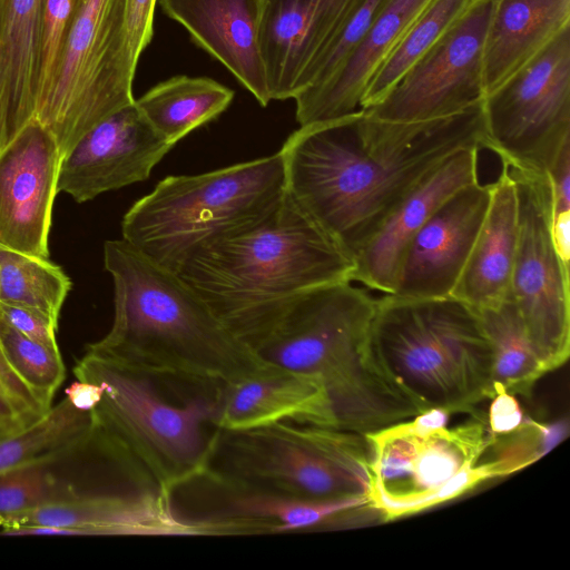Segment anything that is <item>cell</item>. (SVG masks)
<instances>
[{"label": "cell", "mask_w": 570, "mask_h": 570, "mask_svg": "<svg viewBox=\"0 0 570 570\" xmlns=\"http://www.w3.org/2000/svg\"><path fill=\"white\" fill-rule=\"evenodd\" d=\"M570 26V0H494L483 47L485 96Z\"/></svg>", "instance_id": "24"}, {"label": "cell", "mask_w": 570, "mask_h": 570, "mask_svg": "<svg viewBox=\"0 0 570 570\" xmlns=\"http://www.w3.org/2000/svg\"><path fill=\"white\" fill-rule=\"evenodd\" d=\"M61 156L53 136L29 122L0 153V245L48 258Z\"/></svg>", "instance_id": "15"}, {"label": "cell", "mask_w": 570, "mask_h": 570, "mask_svg": "<svg viewBox=\"0 0 570 570\" xmlns=\"http://www.w3.org/2000/svg\"><path fill=\"white\" fill-rule=\"evenodd\" d=\"M363 0H261L257 45L271 100L294 99Z\"/></svg>", "instance_id": "17"}, {"label": "cell", "mask_w": 570, "mask_h": 570, "mask_svg": "<svg viewBox=\"0 0 570 570\" xmlns=\"http://www.w3.org/2000/svg\"><path fill=\"white\" fill-rule=\"evenodd\" d=\"M6 2H7V0H0V22H1L3 11H4Z\"/></svg>", "instance_id": "43"}, {"label": "cell", "mask_w": 570, "mask_h": 570, "mask_svg": "<svg viewBox=\"0 0 570 570\" xmlns=\"http://www.w3.org/2000/svg\"><path fill=\"white\" fill-rule=\"evenodd\" d=\"M228 489L234 493L230 509L235 515L272 520L277 523L278 532L384 522L371 497L315 500L256 490Z\"/></svg>", "instance_id": "26"}, {"label": "cell", "mask_w": 570, "mask_h": 570, "mask_svg": "<svg viewBox=\"0 0 570 570\" xmlns=\"http://www.w3.org/2000/svg\"><path fill=\"white\" fill-rule=\"evenodd\" d=\"M482 102L422 121L384 120L358 109L301 126L279 149L286 194L354 259L448 157L484 148Z\"/></svg>", "instance_id": "1"}, {"label": "cell", "mask_w": 570, "mask_h": 570, "mask_svg": "<svg viewBox=\"0 0 570 570\" xmlns=\"http://www.w3.org/2000/svg\"><path fill=\"white\" fill-rule=\"evenodd\" d=\"M207 479L304 499L371 497V450L363 433L295 422L219 430Z\"/></svg>", "instance_id": "8"}, {"label": "cell", "mask_w": 570, "mask_h": 570, "mask_svg": "<svg viewBox=\"0 0 570 570\" xmlns=\"http://www.w3.org/2000/svg\"><path fill=\"white\" fill-rule=\"evenodd\" d=\"M552 236L562 261L569 265L570 257V212L553 215Z\"/></svg>", "instance_id": "42"}, {"label": "cell", "mask_w": 570, "mask_h": 570, "mask_svg": "<svg viewBox=\"0 0 570 570\" xmlns=\"http://www.w3.org/2000/svg\"><path fill=\"white\" fill-rule=\"evenodd\" d=\"M284 194L279 150L198 175L168 176L127 210L121 239L176 273L202 246L261 219Z\"/></svg>", "instance_id": "7"}, {"label": "cell", "mask_w": 570, "mask_h": 570, "mask_svg": "<svg viewBox=\"0 0 570 570\" xmlns=\"http://www.w3.org/2000/svg\"><path fill=\"white\" fill-rule=\"evenodd\" d=\"M492 193L491 184H469L449 196L407 244L393 294L451 296L464 269Z\"/></svg>", "instance_id": "16"}, {"label": "cell", "mask_w": 570, "mask_h": 570, "mask_svg": "<svg viewBox=\"0 0 570 570\" xmlns=\"http://www.w3.org/2000/svg\"><path fill=\"white\" fill-rule=\"evenodd\" d=\"M104 263L114 283V321L87 352L216 391L283 370L237 337L177 273L124 239L105 243Z\"/></svg>", "instance_id": "2"}, {"label": "cell", "mask_w": 570, "mask_h": 570, "mask_svg": "<svg viewBox=\"0 0 570 570\" xmlns=\"http://www.w3.org/2000/svg\"><path fill=\"white\" fill-rule=\"evenodd\" d=\"M508 170L518 204L511 297L548 373L563 365L570 351L569 265L552 236L553 196L548 175L509 166Z\"/></svg>", "instance_id": "12"}, {"label": "cell", "mask_w": 570, "mask_h": 570, "mask_svg": "<svg viewBox=\"0 0 570 570\" xmlns=\"http://www.w3.org/2000/svg\"><path fill=\"white\" fill-rule=\"evenodd\" d=\"M376 299L352 282L316 287L286 311L256 352L324 384L336 429L370 433L420 413L386 377L372 348Z\"/></svg>", "instance_id": "4"}, {"label": "cell", "mask_w": 570, "mask_h": 570, "mask_svg": "<svg viewBox=\"0 0 570 570\" xmlns=\"http://www.w3.org/2000/svg\"><path fill=\"white\" fill-rule=\"evenodd\" d=\"M493 351V387L530 397L535 382L547 373L510 296L476 311ZM494 395V394H493Z\"/></svg>", "instance_id": "27"}, {"label": "cell", "mask_w": 570, "mask_h": 570, "mask_svg": "<svg viewBox=\"0 0 570 570\" xmlns=\"http://www.w3.org/2000/svg\"><path fill=\"white\" fill-rule=\"evenodd\" d=\"M371 341L392 384L422 412H471L494 394L493 351L475 309L453 297L385 294Z\"/></svg>", "instance_id": "5"}, {"label": "cell", "mask_w": 570, "mask_h": 570, "mask_svg": "<svg viewBox=\"0 0 570 570\" xmlns=\"http://www.w3.org/2000/svg\"><path fill=\"white\" fill-rule=\"evenodd\" d=\"M568 433V422L543 423L525 419L513 431L491 434L481 462L493 469L495 476L511 474L535 462L560 443Z\"/></svg>", "instance_id": "32"}, {"label": "cell", "mask_w": 570, "mask_h": 570, "mask_svg": "<svg viewBox=\"0 0 570 570\" xmlns=\"http://www.w3.org/2000/svg\"><path fill=\"white\" fill-rule=\"evenodd\" d=\"M70 278L48 258L0 245V303L37 309L58 324Z\"/></svg>", "instance_id": "30"}, {"label": "cell", "mask_w": 570, "mask_h": 570, "mask_svg": "<svg viewBox=\"0 0 570 570\" xmlns=\"http://www.w3.org/2000/svg\"><path fill=\"white\" fill-rule=\"evenodd\" d=\"M65 393L77 410L91 412L101 400L104 386L98 383L77 380L66 389Z\"/></svg>", "instance_id": "41"}, {"label": "cell", "mask_w": 570, "mask_h": 570, "mask_svg": "<svg viewBox=\"0 0 570 570\" xmlns=\"http://www.w3.org/2000/svg\"><path fill=\"white\" fill-rule=\"evenodd\" d=\"M493 3L479 0L379 102L363 110L384 120L422 121L481 102L483 47Z\"/></svg>", "instance_id": "13"}, {"label": "cell", "mask_w": 570, "mask_h": 570, "mask_svg": "<svg viewBox=\"0 0 570 570\" xmlns=\"http://www.w3.org/2000/svg\"><path fill=\"white\" fill-rule=\"evenodd\" d=\"M518 238V204L508 166L502 165L484 222L453 297L479 311L495 306L511 296V277Z\"/></svg>", "instance_id": "23"}, {"label": "cell", "mask_w": 570, "mask_h": 570, "mask_svg": "<svg viewBox=\"0 0 570 570\" xmlns=\"http://www.w3.org/2000/svg\"><path fill=\"white\" fill-rule=\"evenodd\" d=\"M490 400L487 423L491 434L509 433L523 422V411L514 394L498 389Z\"/></svg>", "instance_id": "39"}, {"label": "cell", "mask_w": 570, "mask_h": 570, "mask_svg": "<svg viewBox=\"0 0 570 570\" xmlns=\"http://www.w3.org/2000/svg\"><path fill=\"white\" fill-rule=\"evenodd\" d=\"M295 422L336 428L324 384L316 376L278 370L223 387L217 393L216 429L239 432Z\"/></svg>", "instance_id": "20"}, {"label": "cell", "mask_w": 570, "mask_h": 570, "mask_svg": "<svg viewBox=\"0 0 570 570\" xmlns=\"http://www.w3.org/2000/svg\"><path fill=\"white\" fill-rule=\"evenodd\" d=\"M157 0H126V31L131 56L138 62L154 36Z\"/></svg>", "instance_id": "38"}, {"label": "cell", "mask_w": 570, "mask_h": 570, "mask_svg": "<svg viewBox=\"0 0 570 570\" xmlns=\"http://www.w3.org/2000/svg\"><path fill=\"white\" fill-rule=\"evenodd\" d=\"M0 316L21 334L58 348L56 340L58 324L46 314L26 306L0 303Z\"/></svg>", "instance_id": "37"}, {"label": "cell", "mask_w": 570, "mask_h": 570, "mask_svg": "<svg viewBox=\"0 0 570 570\" xmlns=\"http://www.w3.org/2000/svg\"><path fill=\"white\" fill-rule=\"evenodd\" d=\"M430 1L383 0L362 42L336 72L294 98L299 127L358 110L370 79Z\"/></svg>", "instance_id": "21"}, {"label": "cell", "mask_w": 570, "mask_h": 570, "mask_svg": "<svg viewBox=\"0 0 570 570\" xmlns=\"http://www.w3.org/2000/svg\"><path fill=\"white\" fill-rule=\"evenodd\" d=\"M77 380L104 386L90 412L92 439L102 449L147 474L169 494L207 478L219 438L208 424L217 395L178 405L166 400L153 377L90 352L73 368Z\"/></svg>", "instance_id": "6"}, {"label": "cell", "mask_w": 570, "mask_h": 570, "mask_svg": "<svg viewBox=\"0 0 570 570\" xmlns=\"http://www.w3.org/2000/svg\"><path fill=\"white\" fill-rule=\"evenodd\" d=\"M193 41L266 107L269 92L257 45L261 0H158Z\"/></svg>", "instance_id": "19"}, {"label": "cell", "mask_w": 570, "mask_h": 570, "mask_svg": "<svg viewBox=\"0 0 570 570\" xmlns=\"http://www.w3.org/2000/svg\"><path fill=\"white\" fill-rule=\"evenodd\" d=\"M137 65L126 0H78L50 89L35 115L61 158L92 127L135 101Z\"/></svg>", "instance_id": "9"}, {"label": "cell", "mask_w": 570, "mask_h": 570, "mask_svg": "<svg viewBox=\"0 0 570 570\" xmlns=\"http://www.w3.org/2000/svg\"><path fill=\"white\" fill-rule=\"evenodd\" d=\"M382 2L362 1L312 67L304 90L325 82L336 72L362 42Z\"/></svg>", "instance_id": "35"}, {"label": "cell", "mask_w": 570, "mask_h": 570, "mask_svg": "<svg viewBox=\"0 0 570 570\" xmlns=\"http://www.w3.org/2000/svg\"><path fill=\"white\" fill-rule=\"evenodd\" d=\"M91 436L90 412L77 410L65 397L23 431L0 435V473L48 454L73 452Z\"/></svg>", "instance_id": "29"}, {"label": "cell", "mask_w": 570, "mask_h": 570, "mask_svg": "<svg viewBox=\"0 0 570 570\" xmlns=\"http://www.w3.org/2000/svg\"><path fill=\"white\" fill-rule=\"evenodd\" d=\"M77 1L45 0L43 43L36 96V111L50 89Z\"/></svg>", "instance_id": "36"}, {"label": "cell", "mask_w": 570, "mask_h": 570, "mask_svg": "<svg viewBox=\"0 0 570 570\" xmlns=\"http://www.w3.org/2000/svg\"><path fill=\"white\" fill-rule=\"evenodd\" d=\"M371 450V499L384 522L455 499L494 479L480 462L490 440L487 417L419 432L410 420L365 433Z\"/></svg>", "instance_id": "10"}, {"label": "cell", "mask_w": 570, "mask_h": 570, "mask_svg": "<svg viewBox=\"0 0 570 570\" xmlns=\"http://www.w3.org/2000/svg\"><path fill=\"white\" fill-rule=\"evenodd\" d=\"M234 95L230 88L212 78L180 75L157 83L135 104L156 132L175 146L223 114Z\"/></svg>", "instance_id": "25"}, {"label": "cell", "mask_w": 570, "mask_h": 570, "mask_svg": "<svg viewBox=\"0 0 570 570\" xmlns=\"http://www.w3.org/2000/svg\"><path fill=\"white\" fill-rule=\"evenodd\" d=\"M482 106L484 148L511 168L547 174L570 142V26Z\"/></svg>", "instance_id": "11"}, {"label": "cell", "mask_w": 570, "mask_h": 570, "mask_svg": "<svg viewBox=\"0 0 570 570\" xmlns=\"http://www.w3.org/2000/svg\"><path fill=\"white\" fill-rule=\"evenodd\" d=\"M479 0H431L370 79L360 109L379 102Z\"/></svg>", "instance_id": "28"}, {"label": "cell", "mask_w": 570, "mask_h": 570, "mask_svg": "<svg viewBox=\"0 0 570 570\" xmlns=\"http://www.w3.org/2000/svg\"><path fill=\"white\" fill-rule=\"evenodd\" d=\"M45 0H7L0 22V153L35 120Z\"/></svg>", "instance_id": "22"}, {"label": "cell", "mask_w": 570, "mask_h": 570, "mask_svg": "<svg viewBox=\"0 0 570 570\" xmlns=\"http://www.w3.org/2000/svg\"><path fill=\"white\" fill-rule=\"evenodd\" d=\"M174 147L147 122L134 101L92 127L61 158L57 191L85 203L141 183Z\"/></svg>", "instance_id": "14"}, {"label": "cell", "mask_w": 570, "mask_h": 570, "mask_svg": "<svg viewBox=\"0 0 570 570\" xmlns=\"http://www.w3.org/2000/svg\"><path fill=\"white\" fill-rule=\"evenodd\" d=\"M479 151L476 147L455 151L396 206L354 257L352 282L393 294L400 263L413 236L449 196L479 180Z\"/></svg>", "instance_id": "18"}, {"label": "cell", "mask_w": 570, "mask_h": 570, "mask_svg": "<svg viewBox=\"0 0 570 570\" xmlns=\"http://www.w3.org/2000/svg\"><path fill=\"white\" fill-rule=\"evenodd\" d=\"M67 453H52L0 473V515L30 510L39 505L67 500L79 491L72 483L60 480L50 465Z\"/></svg>", "instance_id": "31"}, {"label": "cell", "mask_w": 570, "mask_h": 570, "mask_svg": "<svg viewBox=\"0 0 570 570\" xmlns=\"http://www.w3.org/2000/svg\"><path fill=\"white\" fill-rule=\"evenodd\" d=\"M553 196V215L570 212V142L566 144L547 173Z\"/></svg>", "instance_id": "40"}, {"label": "cell", "mask_w": 570, "mask_h": 570, "mask_svg": "<svg viewBox=\"0 0 570 570\" xmlns=\"http://www.w3.org/2000/svg\"><path fill=\"white\" fill-rule=\"evenodd\" d=\"M3 522H4V518L2 515H0V527L3 525Z\"/></svg>", "instance_id": "44"}, {"label": "cell", "mask_w": 570, "mask_h": 570, "mask_svg": "<svg viewBox=\"0 0 570 570\" xmlns=\"http://www.w3.org/2000/svg\"><path fill=\"white\" fill-rule=\"evenodd\" d=\"M354 268L353 257L285 190L269 213L202 246L176 273L256 350L297 298L352 282Z\"/></svg>", "instance_id": "3"}, {"label": "cell", "mask_w": 570, "mask_h": 570, "mask_svg": "<svg viewBox=\"0 0 570 570\" xmlns=\"http://www.w3.org/2000/svg\"><path fill=\"white\" fill-rule=\"evenodd\" d=\"M48 410L12 368L0 343V435L23 431Z\"/></svg>", "instance_id": "34"}, {"label": "cell", "mask_w": 570, "mask_h": 570, "mask_svg": "<svg viewBox=\"0 0 570 570\" xmlns=\"http://www.w3.org/2000/svg\"><path fill=\"white\" fill-rule=\"evenodd\" d=\"M0 343L12 368L50 409L52 397L66 373L59 348L21 334L1 316Z\"/></svg>", "instance_id": "33"}]
</instances>
